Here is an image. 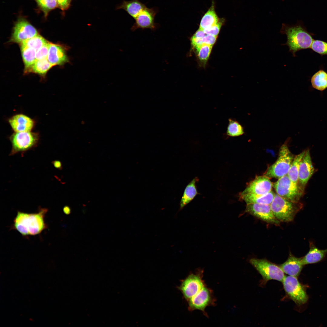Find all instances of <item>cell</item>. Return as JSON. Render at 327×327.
<instances>
[{
  "instance_id": "74e56055",
  "label": "cell",
  "mask_w": 327,
  "mask_h": 327,
  "mask_svg": "<svg viewBox=\"0 0 327 327\" xmlns=\"http://www.w3.org/2000/svg\"><path fill=\"white\" fill-rule=\"evenodd\" d=\"M64 213L66 214H68L70 212V209L68 206H65L63 208Z\"/></svg>"
},
{
  "instance_id": "8fae6325",
  "label": "cell",
  "mask_w": 327,
  "mask_h": 327,
  "mask_svg": "<svg viewBox=\"0 0 327 327\" xmlns=\"http://www.w3.org/2000/svg\"><path fill=\"white\" fill-rule=\"evenodd\" d=\"M158 11L157 7H146L134 19L135 22L131 28V31H134L139 28L155 31L160 26L159 24L155 21L156 15Z\"/></svg>"
},
{
  "instance_id": "30bf717a",
  "label": "cell",
  "mask_w": 327,
  "mask_h": 327,
  "mask_svg": "<svg viewBox=\"0 0 327 327\" xmlns=\"http://www.w3.org/2000/svg\"><path fill=\"white\" fill-rule=\"evenodd\" d=\"M187 301L190 311L199 310L207 316L205 309L208 306L215 305L216 299L213 291L205 286Z\"/></svg>"
},
{
  "instance_id": "44dd1931",
  "label": "cell",
  "mask_w": 327,
  "mask_h": 327,
  "mask_svg": "<svg viewBox=\"0 0 327 327\" xmlns=\"http://www.w3.org/2000/svg\"><path fill=\"white\" fill-rule=\"evenodd\" d=\"M146 7V5L140 0H131L124 1L118 8L124 10L134 19Z\"/></svg>"
},
{
  "instance_id": "603a6c76",
  "label": "cell",
  "mask_w": 327,
  "mask_h": 327,
  "mask_svg": "<svg viewBox=\"0 0 327 327\" xmlns=\"http://www.w3.org/2000/svg\"><path fill=\"white\" fill-rule=\"evenodd\" d=\"M305 152L304 150L294 157L287 174L291 181L297 186L299 165Z\"/></svg>"
},
{
  "instance_id": "5bb4252c",
  "label": "cell",
  "mask_w": 327,
  "mask_h": 327,
  "mask_svg": "<svg viewBox=\"0 0 327 327\" xmlns=\"http://www.w3.org/2000/svg\"><path fill=\"white\" fill-rule=\"evenodd\" d=\"M314 172V168L312 161L309 150L307 149L306 150L305 154L301 161L299 169L298 186L302 193Z\"/></svg>"
},
{
  "instance_id": "4fadbf2b",
  "label": "cell",
  "mask_w": 327,
  "mask_h": 327,
  "mask_svg": "<svg viewBox=\"0 0 327 327\" xmlns=\"http://www.w3.org/2000/svg\"><path fill=\"white\" fill-rule=\"evenodd\" d=\"M245 212L262 220L276 225L280 222L274 216L270 204L259 203L246 204Z\"/></svg>"
},
{
  "instance_id": "8992f818",
  "label": "cell",
  "mask_w": 327,
  "mask_h": 327,
  "mask_svg": "<svg viewBox=\"0 0 327 327\" xmlns=\"http://www.w3.org/2000/svg\"><path fill=\"white\" fill-rule=\"evenodd\" d=\"M249 262L261 275L263 281L266 282L271 280L282 282L283 281L285 276L280 266L266 259L253 258Z\"/></svg>"
},
{
  "instance_id": "2e32d148",
  "label": "cell",
  "mask_w": 327,
  "mask_h": 327,
  "mask_svg": "<svg viewBox=\"0 0 327 327\" xmlns=\"http://www.w3.org/2000/svg\"><path fill=\"white\" fill-rule=\"evenodd\" d=\"M14 132H20L31 131L36 124L35 120L22 113L15 114L8 120Z\"/></svg>"
},
{
  "instance_id": "8d00e7d4",
  "label": "cell",
  "mask_w": 327,
  "mask_h": 327,
  "mask_svg": "<svg viewBox=\"0 0 327 327\" xmlns=\"http://www.w3.org/2000/svg\"><path fill=\"white\" fill-rule=\"evenodd\" d=\"M51 163L56 168L59 170H61L62 169V164L60 160H54Z\"/></svg>"
},
{
  "instance_id": "e575fe53",
  "label": "cell",
  "mask_w": 327,
  "mask_h": 327,
  "mask_svg": "<svg viewBox=\"0 0 327 327\" xmlns=\"http://www.w3.org/2000/svg\"><path fill=\"white\" fill-rule=\"evenodd\" d=\"M217 36L206 35L202 39L203 44L213 46L216 39Z\"/></svg>"
},
{
  "instance_id": "836d02e7",
  "label": "cell",
  "mask_w": 327,
  "mask_h": 327,
  "mask_svg": "<svg viewBox=\"0 0 327 327\" xmlns=\"http://www.w3.org/2000/svg\"><path fill=\"white\" fill-rule=\"evenodd\" d=\"M50 44V43L48 42L36 51V60H41L47 58Z\"/></svg>"
},
{
  "instance_id": "1f68e13d",
  "label": "cell",
  "mask_w": 327,
  "mask_h": 327,
  "mask_svg": "<svg viewBox=\"0 0 327 327\" xmlns=\"http://www.w3.org/2000/svg\"><path fill=\"white\" fill-rule=\"evenodd\" d=\"M310 48L321 55H327V42L319 40H313Z\"/></svg>"
},
{
  "instance_id": "d6a6232c",
  "label": "cell",
  "mask_w": 327,
  "mask_h": 327,
  "mask_svg": "<svg viewBox=\"0 0 327 327\" xmlns=\"http://www.w3.org/2000/svg\"><path fill=\"white\" fill-rule=\"evenodd\" d=\"M223 19H219L218 22L215 25L203 30L204 33L206 35L217 36L223 22Z\"/></svg>"
},
{
  "instance_id": "4316f807",
  "label": "cell",
  "mask_w": 327,
  "mask_h": 327,
  "mask_svg": "<svg viewBox=\"0 0 327 327\" xmlns=\"http://www.w3.org/2000/svg\"><path fill=\"white\" fill-rule=\"evenodd\" d=\"M23 59L25 65L26 71L36 61V51L34 49L25 46L20 45Z\"/></svg>"
},
{
  "instance_id": "83f0119b",
  "label": "cell",
  "mask_w": 327,
  "mask_h": 327,
  "mask_svg": "<svg viewBox=\"0 0 327 327\" xmlns=\"http://www.w3.org/2000/svg\"><path fill=\"white\" fill-rule=\"evenodd\" d=\"M226 134L230 137H236L243 135L244 134L243 127L236 121L231 118L228 119Z\"/></svg>"
},
{
  "instance_id": "d590c367",
  "label": "cell",
  "mask_w": 327,
  "mask_h": 327,
  "mask_svg": "<svg viewBox=\"0 0 327 327\" xmlns=\"http://www.w3.org/2000/svg\"><path fill=\"white\" fill-rule=\"evenodd\" d=\"M71 0H55L58 6L62 10H66L69 7Z\"/></svg>"
},
{
  "instance_id": "cb8c5ba5",
  "label": "cell",
  "mask_w": 327,
  "mask_h": 327,
  "mask_svg": "<svg viewBox=\"0 0 327 327\" xmlns=\"http://www.w3.org/2000/svg\"><path fill=\"white\" fill-rule=\"evenodd\" d=\"M311 81L314 88L321 91L325 90L327 88V73L319 70L312 76Z\"/></svg>"
},
{
  "instance_id": "e0dca14e",
  "label": "cell",
  "mask_w": 327,
  "mask_h": 327,
  "mask_svg": "<svg viewBox=\"0 0 327 327\" xmlns=\"http://www.w3.org/2000/svg\"><path fill=\"white\" fill-rule=\"evenodd\" d=\"M67 48L62 45L50 43L47 58L49 62L54 66L62 65L69 62L66 54Z\"/></svg>"
},
{
  "instance_id": "d4e9b609",
  "label": "cell",
  "mask_w": 327,
  "mask_h": 327,
  "mask_svg": "<svg viewBox=\"0 0 327 327\" xmlns=\"http://www.w3.org/2000/svg\"><path fill=\"white\" fill-rule=\"evenodd\" d=\"M219 20L214 7L212 5L202 18L199 28L203 30L215 25Z\"/></svg>"
},
{
  "instance_id": "d6986e66",
  "label": "cell",
  "mask_w": 327,
  "mask_h": 327,
  "mask_svg": "<svg viewBox=\"0 0 327 327\" xmlns=\"http://www.w3.org/2000/svg\"><path fill=\"white\" fill-rule=\"evenodd\" d=\"M309 249L307 253L302 257L304 265L318 263L322 260L327 254V249H318L312 241L309 242Z\"/></svg>"
},
{
  "instance_id": "9a60e30c",
  "label": "cell",
  "mask_w": 327,
  "mask_h": 327,
  "mask_svg": "<svg viewBox=\"0 0 327 327\" xmlns=\"http://www.w3.org/2000/svg\"><path fill=\"white\" fill-rule=\"evenodd\" d=\"M273 183L270 178L264 175L256 176L239 195L265 194L271 191Z\"/></svg>"
},
{
  "instance_id": "4dcf8cb0",
  "label": "cell",
  "mask_w": 327,
  "mask_h": 327,
  "mask_svg": "<svg viewBox=\"0 0 327 327\" xmlns=\"http://www.w3.org/2000/svg\"><path fill=\"white\" fill-rule=\"evenodd\" d=\"M213 46L203 44L197 51L198 58L202 62L206 63L210 54Z\"/></svg>"
},
{
  "instance_id": "484cf974",
  "label": "cell",
  "mask_w": 327,
  "mask_h": 327,
  "mask_svg": "<svg viewBox=\"0 0 327 327\" xmlns=\"http://www.w3.org/2000/svg\"><path fill=\"white\" fill-rule=\"evenodd\" d=\"M53 66L49 62L47 58L36 60L26 71V72H32L41 75H44Z\"/></svg>"
},
{
  "instance_id": "f546056e",
  "label": "cell",
  "mask_w": 327,
  "mask_h": 327,
  "mask_svg": "<svg viewBox=\"0 0 327 327\" xmlns=\"http://www.w3.org/2000/svg\"><path fill=\"white\" fill-rule=\"evenodd\" d=\"M46 17L51 10L54 9L58 5L55 0H35Z\"/></svg>"
},
{
  "instance_id": "5b68a950",
  "label": "cell",
  "mask_w": 327,
  "mask_h": 327,
  "mask_svg": "<svg viewBox=\"0 0 327 327\" xmlns=\"http://www.w3.org/2000/svg\"><path fill=\"white\" fill-rule=\"evenodd\" d=\"M40 138L39 133L31 131L14 132L9 137L12 148L10 156L18 153L21 154L26 151L37 147Z\"/></svg>"
},
{
  "instance_id": "ac0fdd59",
  "label": "cell",
  "mask_w": 327,
  "mask_h": 327,
  "mask_svg": "<svg viewBox=\"0 0 327 327\" xmlns=\"http://www.w3.org/2000/svg\"><path fill=\"white\" fill-rule=\"evenodd\" d=\"M304 266L302 257L298 258L290 254L287 260L280 266L284 272L289 276L297 277Z\"/></svg>"
},
{
  "instance_id": "277c9868",
  "label": "cell",
  "mask_w": 327,
  "mask_h": 327,
  "mask_svg": "<svg viewBox=\"0 0 327 327\" xmlns=\"http://www.w3.org/2000/svg\"><path fill=\"white\" fill-rule=\"evenodd\" d=\"M287 143L286 141L281 146L277 160L268 167L264 175L270 179H278L287 174L295 157L289 149Z\"/></svg>"
},
{
  "instance_id": "ba28073f",
  "label": "cell",
  "mask_w": 327,
  "mask_h": 327,
  "mask_svg": "<svg viewBox=\"0 0 327 327\" xmlns=\"http://www.w3.org/2000/svg\"><path fill=\"white\" fill-rule=\"evenodd\" d=\"M284 289L287 296L298 306L306 303L308 299L304 286L297 277L285 276L282 282Z\"/></svg>"
},
{
  "instance_id": "52a82bcc",
  "label": "cell",
  "mask_w": 327,
  "mask_h": 327,
  "mask_svg": "<svg viewBox=\"0 0 327 327\" xmlns=\"http://www.w3.org/2000/svg\"><path fill=\"white\" fill-rule=\"evenodd\" d=\"M203 272L202 270L198 269L190 274L182 281L179 289L187 301L206 286L203 279Z\"/></svg>"
},
{
  "instance_id": "6da1fadb",
  "label": "cell",
  "mask_w": 327,
  "mask_h": 327,
  "mask_svg": "<svg viewBox=\"0 0 327 327\" xmlns=\"http://www.w3.org/2000/svg\"><path fill=\"white\" fill-rule=\"evenodd\" d=\"M48 211L45 208H39L37 212L33 213L18 211L11 229L24 236L39 234L47 228L45 218Z\"/></svg>"
},
{
  "instance_id": "7c38bea8",
  "label": "cell",
  "mask_w": 327,
  "mask_h": 327,
  "mask_svg": "<svg viewBox=\"0 0 327 327\" xmlns=\"http://www.w3.org/2000/svg\"><path fill=\"white\" fill-rule=\"evenodd\" d=\"M38 34L37 30L33 26L26 20L21 18L15 25L10 41L20 44Z\"/></svg>"
},
{
  "instance_id": "7a4b0ae2",
  "label": "cell",
  "mask_w": 327,
  "mask_h": 327,
  "mask_svg": "<svg viewBox=\"0 0 327 327\" xmlns=\"http://www.w3.org/2000/svg\"><path fill=\"white\" fill-rule=\"evenodd\" d=\"M280 32L286 34L287 37L286 42L282 45H287L289 51L294 57L297 51L310 48L314 40L311 35L299 23L292 25L282 23Z\"/></svg>"
},
{
  "instance_id": "7402d4cb",
  "label": "cell",
  "mask_w": 327,
  "mask_h": 327,
  "mask_svg": "<svg viewBox=\"0 0 327 327\" xmlns=\"http://www.w3.org/2000/svg\"><path fill=\"white\" fill-rule=\"evenodd\" d=\"M198 179L195 177L186 187L180 202V209L189 203L198 194L196 187V182Z\"/></svg>"
},
{
  "instance_id": "9c48e42d",
  "label": "cell",
  "mask_w": 327,
  "mask_h": 327,
  "mask_svg": "<svg viewBox=\"0 0 327 327\" xmlns=\"http://www.w3.org/2000/svg\"><path fill=\"white\" fill-rule=\"evenodd\" d=\"M273 187L277 194L293 202H299L303 194L298 186L291 181L287 174L273 183Z\"/></svg>"
},
{
  "instance_id": "3957f363",
  "label": "cell",
  "mask_w": 327,
  "mask_h": 327,
  "mask_svg": "<svg viewBox=\"0 0 327 327\" xmlns=\"http://www.w3.org/2000/svg\"><path fill=\"white\" fill-rule=\"evenodd\" d=\"M273 214L280 222H289L293 220L297 213L302 207V204L287 200L275 193L270 204Z\"/></svg>"
},
{
  "instance_id": "f1b7e54d",
  "label": "cell",
  "mask_w": 327,
  "mask_h": 327,
  "mask_svg": "<svg viewBox=\"0 0 327 327\" xmlns=\"http://www.w3.org/2000/svg\"><path fill=\"white\" fill-rule=\"evenodd\" d=\"M48 42L43 37L38 34L34 37L22 42L20 45L32 48L37 51Z\"/></svg>"
},
{
  "instance_id": "ffe728a7",
  "label": "cell",
  "mask_w": 327,
  "mask_h": 327,
  "mask_svg": "<svg viewBox=\"0 0 327 327\" xmlns=\"http://www.w3.org/2000/svg\"><path fill=\"white\" fill-rule=\"evenodd\" d=\"M275 193L272 190L265 194H247L239 195L240 199L246 204L259 203L270 204L275 196Z\"/></svg>"
}]
</instances>
